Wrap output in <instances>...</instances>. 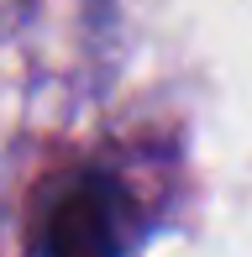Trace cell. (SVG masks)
Returning a JSON list of instances; mask_svg holds the SVG:
<instances>
[{
  "mask_svg": "<svg viewBox=\"0 0 252 257\" xmlns=\"http://www.w3.org/2000/svg\"><path fill=\"white\" fill-rule=\"evenodd\" d=\"M132 200L105 173H79L42 215V257H126Z\"/></svg>",
  "mask_w": 252,
  "mask_h": 257,
  "instance_id": "obj_1",
  "label": "cell"
}]
</instances>
